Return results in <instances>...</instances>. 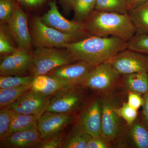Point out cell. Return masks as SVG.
Segmentation results:
<instances>
[{"label":"cell","mask_w":148,"mask_h":148,"mask_svg":"<svg viewBox=\"0 0 148 148\" xmlns=\"http://www.w3.org/2000/svg\"><path fill=\"white\" fill-rule=\"evenodd\" d=\"M128 42L114 36H91L68 44L65 49L77 61L93 66L109 62L114 56L127 49Z\"/></svg>","instance_id":"1"},{"label":"cell","mask_w":148,"mask_h":148,"mask_svg":"<svg viewBox=\"0 0 148 148\" xmlns=\"http://www.w3.org/2000/svg\"><path fill=\"white\" fill-rule=\"evenodd\" d=\"M91 36H114L128 42L136 34V29L127 14L94 10L84 22Z\"/></svg>","instance_id":"2"},{"label":"cell","mask_w":148,"mask_h":148,"mask_svg":"<svg viewBox=\"0 0 148 148\" xmlns=\"http://www.w3.org/2000/svg\"><path fill=\"white\" fill-rule=\"evenodd\" d=\"M101 97L102 103V128L101 136L107 143L112 144L120 142L125 129L121 118L115 111L117 99L108 91Z\"/></svg>","instance_id":"3"},{"label":"cell","mask_w":148,"mask_h":148,"mask_svg":"<svg viewBox=\"0 0 148 148\" xmlns=\"http://www.w3.org/2000/svg\"><path fill=\"white\" fill-rule=\"evenodd\" d=\"M33 76L46 75L56 68L77 62L71 53L65 49L54 48H36L32 52Z\"/></svg>","instance_id":"4"},{"label":"cell","mask_w":148,"mask_h":148,"mask_svg":"<svg viewBox=\"0 0 148 148\" xmlns=\"http://www.w3.org/2000/svg\"><path fill=\"white\" fill-rule=\"evenodd\" d=\"M32 40L35 47L64 48L68 44L86 37L64 34L49 27L40 18L35 17L32 25Z\"/></svg>","instance_id":"5"},{"label":"cell","mask_w":148,"mask_h":148,"mask_svg":"<svg viewBox=\"0 0 148 148\" xmlns=\"http://www.w3.org/2000/svg\"><path fill=\"white\" fill-rule=\"evenodd\" d=\"M84 87L80 86L64 87L51 96L46 111L72 114L79 108L84 98Z\"/></svg>","instance_id":"6"},{"label":"cell","mask_w":148,"mask_h":148,"mask_svg":"<svg viewBox=\"0 0 148 148\" xmlns=\"http://www.w3.org/2000/svg\"><path fill=\"white\" fill-rule=\"evenodd\" d=\"M120 75L110 62H106L94 66L80 86L105 92L112 88Z\"/></svg>","instance_id":"7"},{"label":"cell","mask_w":148,"mask_h":148,"mask_svg":"<svg viewBox=\"0 0 148 148\" xmlns=\"http://www.w3.org/2000/svg\"><path fill=\"white\" fill-rule=\"evenodd\" d=\"M49 5V9L47 13L40 18L44 24L64 34L86 37L91 36L86 31L84 22L70 21L62 16L55 1H51Z\"/></svg>","instance_id":"8"},{"label":"cell","mask_w":148,"mask_h":148,"mask_svg":"<svg viewBox=\"0 0 148 148\" xmlns=\"http://www.w3.org/2000/svg\"><path fill=\"white\" fill-rule=\"evenodd\" d=\"M109 62L121 75L148 73V54L128 49L118 53Z\"/></svg>","instance_id":"9"},{"label":"cell","mask_w":148,"mask_h":148,"mask_svg":"<svg viewBox=\"0 0 148 148\" xmlns=\"http://www.w3.org/2000/svg\"><path fill=\"white\" fill-rule=\"evenodd\" d=\"M33 68L32 52L18 48V50L5 55L0 64V74L2 76H26L31 73Z\"/></svg>","instance_id":"10"},{"label":"cell","mask_w":148,"mask_h":148,"mask_svg":"<svg viewBox=\"0 0 148 148\" xmlns=\"http://www.w3.org/2000/svg\"><path fill=\"white\" fill-rule=\"evenodd\" d=\"M7 23L8 32L18 48L32 52L33 40L28 28L27 17L18 3Z\"/></svg>","instance_id":"11"},{"label":"cell","mask_w":148,"mask_h":148,"mask_svg":"<svg viewBox=\"0 0 148 148\" xmlns=\"http://www.w3.org/2000/svg\"><path fill=\"white\" fill-rule=\"evenodd\" d=\"M95 66L84 61H77L56 68L47 74L59 80L64 87L80 86Z\"/></svg>","instance_id":"12"},{"label":"cell","mask_w":148,"mask_h":148,"mask_svg":"<svg viewBox=\"0 0 148 148\" xmlns=\"http://www.w3.org/2000/svg\"><path fill=\"white\" fill-rule=\"evenodd\" d=\"M51 96L41 95L30 90L8 108L18 113L32 115L38 118L47 110Z\"/></svg>","instance_id":"13"},{"label":"cell","mask_w":148,"mask_h":148,"mask_svg":"<svg viewBox=\"0 0 148 148\" xmlns=\"http://www.w3.org/2000/svg\"><path fill=\"white\" fill-rule=\"evenodd\" d=\"M75 118V115L73 114L46 111L38 119V129L42 139H49L62 132Z\"/></svg>","instance_id":"14"},{"label":"cell","mask_w":148,"mask_h":148,"mask_svg":"<svg viewBox=\"0 0 148 148\" xmlns=\"http://www.w3.org/2000/svg\"><path fill=\"white\" fill-rule=\"evenodd\" d=\"M102 115L101 98H95L85 108L77 122L91 137H100L102 128Z\"/></svg>","instance_id":"15"},{"label":"cell","mask_w":148,"mask_h":148,"mask_svg":"<svg viewBox=\"0 0 148 148\" xmlns=\"http://www.w3.org/2000/svg\"><path fill=\"white\" fill-rule=\"evenodd\" d=\"M37 128L12 133L1 140L0 147L4 148H35L42 140Z\"/></svg>","instance_id":"16"},{"label":"cell","mask_w":148,"mask_h":148,"mask_svg":"<svg viewBox=\"0 0 148 148\" xmlns=\"http://www.w3.org/2000/svg\"><path fill=\"white\" fill-rule=\"evenodd\" d=\"M127 126L119 145L121 143L123 146L124 143H127L132 147L148 148V129L141 120L137 119L131 125Z\"/></svg>","instance_id":"17"},{"label":"cell","mask_w":148,"mask_h":148,"mask_svg":"<svg viewBox=\"0 0 148 148\" xmlns=\"http://www.w3.org/2000/svg\"><path fill=\"white\" fill-rule=\"evenodd\" d=\"M64 87V85L59 80L46 74L34 76L30 90L41 95L51 96Z\"/></svg>","instance_id":"18"},{"label":"cell","mask_w":148,"mask_h":148,"mask_svg":"<svg viewBox=\"0 0 148 148\" xmlns=\"http://www.w3.org/2000/svg\"><path fill=\"white\" fill-rule=\"evenodd\" d=\"M127 14L136 29V34H148V1L129 8Z\"/></svg>","instance_id":"19"},{"label":"cell","mask_w":148,"mask_h":148,"mask_svg":"<svg viewBox=\"0 0 148 148\" xmlns=\"http://www.w3.org/2000/svg\"><path fill=\"white\" fill-rule=\"evenodd\" d=\"M91 137L77 122L64 138L62 148H86Z\"/></svg>","instance_id":"20"},{"label":"cell","mask_w":148,"mask_h":148,"mask_svg":"<svg viewBox=\"0 0 148 148\" xmlns=\"http://www.w3.org/2000/svg\"><path fill=\"white\" fill-rule=\"evenodd\" d=\"M126 90L140 95L148 92V73H133L122 75Z\"/></svg>","instance_id":"21"},{"label":"cell","mask_w":148,"mask_h":148,"mask_svg":"<svg viewBox=\"0 0 148 148\" xmlns=\"http://www.w3.org/2000/svg\"><path fill=\"white\" fill-rule=\"evenodd\" d=\"M38 119L35 116L14 112L10 127V135L34 128L38 129Z\"/></svg>","instance_id":"22"},{"label":"cell","mask_w":148,"mask_h":148,"mask_svg":"<svg viewBox=\"0 0 148 148\" xmlns=\"http://www.w3.org/2000/svg\"><path fill=\"white\" fill-rule=\"evenodd\" d=\"M32 84L13 88L0 89V108H8L31 89Z\"/></svg>","instance_id":"23"},{"label":"cell","mask_w":148,"mask_h":148,"mask_svg":"<svg viewBox=\"0 0 148 148\" xmlns=\"http://www.w3.org/2000/svg\"><path fill=\"white\" fill-rule=\"evenodd\" d=\"M128 10L127 0H96L94 10L127 14Z\"/></svg>","instance_id":"24"},{"label":"cell","mask_w":148,"mask_h":148,"mask_svg":"<svg viewBox=\"0 0 148 148\" xmlns=\"http://www.w3.org/2000/svg\"><path fill=\"white\" fill-rule=\"evenodd\" d=\"M96 0H76L74 20L84 22L95 9Z\"/></svg>","instance_id":"25"},{"label":"cell","mask_w":148,"mask_h":148,"mask_svg":"<svg viewBox=\"0 0 148 148\" xmlns=\"http://www.w3.org/2000/svg\"><path fill=\"white\" fill-rule=\"evenodd\" d=\"M33 76H1L0 89L13 88L32 84Z\"/></svg>","instance_id":"26"},{"label":"cell","mask_w":148,"mask_h":148,"mask_svg":"<svg viewBox=\"0 0 148 148\" xmlns=\"http://www.w3.org/2000/svg\"><path fill=\"white\" fill-rule=\"evenodd\" d=\"M14 111L8 108L1 109L0 111V139L10 135V127Z\"/></svg>","instance_id":"27"},{"label":"cell","mask_w":148,"mask_h":148,"mask_svg":"<svg viewBox=\"0 0 148 148\" xmlns=\"http://www.w3.org/2000/svg\"><path fill=\"white\" fill-rule=\"evenodd\" d=\"M127 49L148 54V34H135L128 42Z\"/></svg>","instance_id":"28"},{"label":"cell","mask_w":148,"mask_h":148,"mask_svg":"<svg viewBox=\"0 0 148 148\" xmlns=\"http://www.w3.org/2000/svg\"><path fill=\"white\" fill-rule=\"evenodd\" d=\"M118 115L124 120L127 126L131 125L138 119V110L132 108L127 103H124L121 106H117L115 108Z\"/></svg>","instance_id":"29"},{"label":"cell","mask_w":148,"mask_h":148,"mask_svg":"<svg viewBox=\"0 0 148 148\" xmlns=\"http://www.w3.org/2000/svg\"><path fill=\"white\" fill-rule=\"evenodd\" d=\"M18 3L16 0H0L1 24L8 22Z\"/></svg>","instance_id":"30"},{"label":"cell","mask_w":148,"mask_h":148,"mask_svg":"<svg viewBox=\"0 0 148 148\" xmlns=\"http://www.w3.org/2000/svg\"><path fill=\"white\" fill-rule=\"evenodd\" d=\"M64 137L63 132L46 140H42L35 148H62L64 144Z\"/></svg>","instance_id":"31"},{"label":"cell","mask_w":148,"mask_h":148,"mask_svg":"<svg viewBox=\"0 0 148 148\" xmlns=\"http://www.w3.org/2000/svg\"><path fill=\"white\" fill-rule=\"evenodd\" d=\"M2 27H1L0 30V53L8 55L16 52L18 50V48H15L12 46Z\"/></svg>","instance_id":"32"},{"label":"cell","mask_w":148,"mask_h":148,"mask_svg":"<svg viewBox=\"0 0 148 148\" xmlns=\"http://www.w3.org/2000/svg\"><path fill=\"white\" fill-rule=\"evenodd\" d=\"M110 144L107 143L101 136L91 137L88 141L86 148H109L111 147Z\"/></svg>","instance_id":"33"},{"label":"cell","mask_w":148,"mask_h":148,"mask_svg":"<svg viewBox=\"0 0 148 148\" xmlns=\"http://www.w3.org/2000/svg\"><path fill=\"white\" fill-rule=\"evenodd\" d=\"M127 103L132 108L135 110H138L139 108L143 106V97L138 93L129 92Z\"/></svg>","instance_id":"34"},{"label":"cell","mask_w":148,"mask_h":148,"mask_svg":"<svg viewBox=\"0 0 148 148\" xmlns=\"http://www.w3.org/2000/svg\"><path fill=\"white\" fill-rule=\"evenodd\" d=\"M143 110L140 120L148 129V92L143 95Z\"/></svg>","instance_id":"35"},{"label":"cell","mask_w":148,"mask_h":148,"mask_svg":"<svg viewBox=\"0 0 148 148\" xmlns=\"http://www.w3.org/2000/svg\"><path fill=\"white\" fill-rule=\"evenodd\" d=\"M21 5L28 8H36L45 3L47 0H16Z\"/></svg>","instance_id":"36"},{"label":"cell","mask_w":148,"mask_h":148,"mask_svg":"<svg viewBox=\"0 0 148 148\" xmlns=\"http://www.w3.org/2000/svg\"><path fill=\"white\" fill-rule=\"evenodd\" d=\"M64 10L68 12L74 10L76 0H58Z\"/></svg>","instance_id":"37"},{"label":"cell","mask_w":148,"mask_h":148,"mask_svg":"<svg viewBox=\"0 0 148 148\" xmlns=\"http://www.w3.org/2000/svg\"><path fill=\"white\" fill-rule=\"evenodd\" d=\"M148 1V0H127L128 9Z\"/></svg>","instance_id":"38"}]
</instances>
